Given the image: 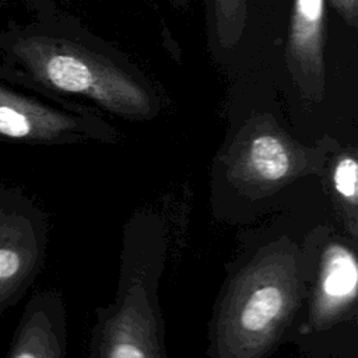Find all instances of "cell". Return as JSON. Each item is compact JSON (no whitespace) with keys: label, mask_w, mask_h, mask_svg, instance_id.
Returning <instances> with one entry per match:
<instances>
[{"label":"cell","mask_w":358,"mask_h":358,"mask_svg":"<svg viewBox=\"0 0 358 358\" xmlns=\"http://www.w3.org/2000/svg\"><path fill=\"white\" fill-rule=\"evenodd\" d=\"M305 267L302 250L287 236L256 250L217 302L208 358H266L306 296Z\"/></svg>","instance_id":"6da1fadb"},{"label":"cell","mask_w":358,"mask_h":358,"mask_svg":"<svg viewBox=\"0 0 358 358\" xmlns=\"http://www.w3.org/2000/svg\"><path fill=\"white\" fill-rule=\"evenodd\" d=\"M164 222L133 215L123 231L115 299L96 309L88 358H168L158 281L166 257Z\"/></svg>","instance_id":"7a4b0ae2"},{"label":"cell","mask_w":358,"mask_h":358,"mask_svg":"<svg viewBox=\"0 0 358 358\" xmlns=\"http://www.w3.org/2000/svg\"><path fill=\"white\" fill-rule=\"evenodd\" d=\"M13 50L27 71L52 90L84 96L130 120H147L158 113L157 96L145 80L96 48L32 35L18 39Z\"/></svg>","instance_id":"3957f363"},{"label":"cell","mask_w":358,"mask_h":358,"mask_svg":"<svg viewBox=\"0 0 358 358\" xmlns=\"http://www.w3.org/2000/svg\"><path fill=\"white\" fill-rule=\"evenodd\" d=\"M334 147L329 138L305 145L270 113H257L235 133L222 164L234 187L246 196L263 197L302 176L322 175Z\"/></svg>","instance_id":"277c9868"},{"label":"cell","mask_w":358,"mask_h":358,"mask_svg":"<svg viewBox=\"0 0 358 358\" xmlns=\"http://www.w3.org/2000/svg\"><path fill=\"white\" fill-rule=\"evenodd\" d=\"M355 243L338 235L324 242L309 296L306 333L329 330L355 313L358 298Z\"/></svg>","instance_id":"5b68a950"},{"label":"cell","mask_w":358,"mask_h":358,"mask_svg":"<svg viewBox=\"0 0 358 358\" xmlns=\"http://www.w3.org/2000/svg\"><path fill=\"white\" fill-rule=\"evenodd\" d=\"M0 134L15 140L55 141L90 137L115 141L116 131L98 116L71 115L0 87Z\"/></svg>","instance_id":"8992f818"},{"label":"cell","mask_w":358,"mask_h":358,"mask_svg":"<svg viewBox=\"0 0 358 358\" xmlns=\"http://www.w3.org/2000/svg\"><path fill=\"white\" fill-rule=\"evenodd\" d=\"M326 0H294L285 46V63L301 95L322 101L324 74Z\"/></svg>","instance_id":"52a82bcc"},{"label":"cell","mask_w":358,"mask_h":358,"mask_svg":"<svg viewBox=\"0 0 358 358\" xmlns=\"http://www.w3.org/2000/svg\"><path fill=\"white\" fill-rule=\"evenodd\" d=\"M64 313L59 298H48L25 322L11 358H63Z\"/></svg>","instance_id":"ba28073f"},{"label":"cell","mask_w":358,"mask_h":358,"mask_svg":"<svg viewBox=\"0 0 358 358\" xmlns=\"http://www.w3.org/2000/svg\"><path fill=\"white\" fill-rule=\"evenodd\" d=\"M330 182L336 204L351 235L358 239V161L354 150L340 151L330 165Z\"/></svg>","instance_id":"9c48e42d"},{"label":"cell","mask_w":358,"mask_h":358,"mask_svg":"<svg viewBox=\"0 0 358 358\" xmlns=\"http://www.w3.org/2000/svg\"><path fill=\"white\" fill-rule=\"evenodd\" d=\"M38 256L32 235L21 232L11 241H0V291L15 287L31 271Z\"/></svg>","instance_id":"30bf717a"},{"label":"cell","mask_w":358,"mask_h":358,"mask_svg":"<svg viewBox=\"0 0 358 358\" xmlns=\"http://www.w3.org/2000/svg\"><path fill=\"white\" fill-rule=\"evenodd\" d=\"M214 28L224 48L235 46L248 21V0H213Z\"/></svg>","instance_id":"8fae6325"},{"label":"cell","mask_w":358,"mask_h":358,"mask_svg":"<svg viewBox=\"0 0 358 358\" xmlns=\"http://www.w3.org/2000/svg\"><path fill=\"white\" fill-rule=\"evenodd\" d=\"M344 22L352 28L358 25V0H329Z\"/></svg>","instance_id":"7c38bea8"}]
</instances>
